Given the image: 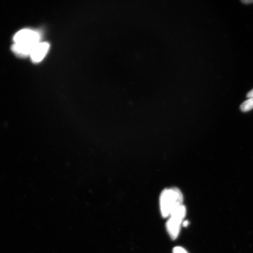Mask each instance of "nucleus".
Segmentation results:
<instances>
[{
	"instance_id": "obj_2",
	"label": "nucleus",
	"mask_w": 253,
	"mask_h": 253,
	"mask_svg": "<svg viewBox=\"0 0 253 253\" xmlns=\"http://www.w3.org/2000/svg\"><path fill=\"white\" fill-rule=\"evenodd\" d=\"M40 39V36L38 32L28 29L18 32L14 37L15 43L26 47L31 50V52L34 47L41 42Z\"/></svg>"
},
{
	"instance_id": "obj_9",
	"label": "nucleus",
	"mask_w": 253,
	"mask_h": 253,
	"mask_svg": "<svg viewBox=\"0 0 253 253\" xmlns=\"http://www.w3.org/2000/svg\"><path fill=\"white\" fill-rule=\"evenodd\" d=\"M243 3H245L246 4H252V3H253V1H242Z\"/></svg>"
},
{
	"instance_id": "obj_3",
	"label": "nucleus",
	"mask_w": 253,
	"mask_h": 253,
	"mask_svg": "<svg viewBox=\"0 0 253 253\" xmlns=\"http://www.w3.org/2000/svg\"><path fill=\"white\" fill-rule=\"evenodd\" d=\"M186 211L182 209H178L170 215L166 224L167 230L172 240L178 237L183 221L186 216Z\"/></svg>"
},
{
	"instance_id": "obj_8",
	"label": "nucleus",
	"mask_w": 253,
	"mask_h": 253,
	"mask_svg": "<svg viewBox=\"0 0 253 253\" xmlns=\"http://www.w3.org/2000/svg\"><path fill=\"white\" fill-rule=\"evenodd\" d=\"M188 224H189V223H188V221H184L183 222L182 226H184V227H186V226H187L188 225Z\"/></svg>"
},
{
	"instance_id": "obj_1",
	"label": "nucleus",
	"mask_w": 253,
	"mask_h": 253,
	"mask_svg": "<svg viewBox=\"0 0 253 253\" xmlns=\"http://www.w3.org/2000/svg\"><path fill=\"white\" fill-rule=\"evenodd\" d=\"M160 210L163 217H169L172 211L183 203V195L176 188L166 189L161 193L160 199Z\"/></svg>"
},
{
	"instance_id": "obj_6",
	"label": "nucleus",
	"mask_w": 253,
	"mask_h": 253,
	"mask_svg": "<svg viewBox=\"0 0 253 253\" xmlns=\"http://www.w3.org/2000/svg\"><path fill=\"white\" fill-rule=\"evenodd\" d=\"M172 253H189L184 248L182 247H175L173 249Z\"/></svg>"
},
{
	"instance_id": "obj_7",
	"label": "nucleus",
	"mask_w": 253,
	"mask_h": 253,
	"mask_svg": "<svg viewBox=\"0 0 253 253\" xmlns=\"http://www.w3.org/2000/svg\"><path fill=\"white\" fill-rule=\"evenodd\" d=\"M253 97V88L252 90L250 91L247 94V97L251 98Z\"/></svg>"
},
{
	"instance_id": "obj_4",
	"label": "nucleus",
	"mask_w": 253,
	"mask_h": 253,
	"mask_svg": "<svg viewBox=\"0 0 253 253\" xmlns=\"http://www.w3.org/2000/svg\"><path fill=\"white\" fill-rule=\"evenodd\" d=\"M49 49V44L47 42H40L34 47L30 54L32 61L34 62H40L47 54Z\"/></svg>"
},
{
	"instance_id": "obj_5",
	"label": "nucleus",
	"mask_w": 253,
	"mask_h": 253,
	"mask_svg": "<svg viewBox=\"0 0 253 253\" xmlns=\"http://www.w3.org/2000/svg\"><path fill=\"white\" fill-rule=\"evenodd\" d=\"M252 109H253V97L245 101L240 106V110L243 112H248Z\"/></svg>"
}]
</instances>
